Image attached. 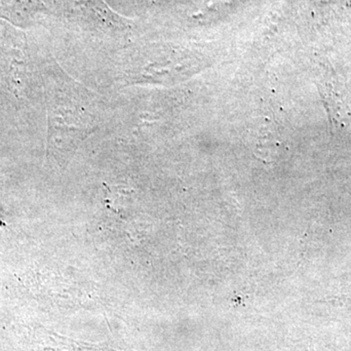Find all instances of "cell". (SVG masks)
<instances>
[{
	"mask_svg": "<svg viewBox=\"0 0 351 351\" xmlns=\"http://www.w3.org/2000/svg\"><path fill=\"white\" fill-rule=\"evenodd\" d=\"M50 113V134L52 145H78L94 131V119L84 108L64 97L53 95Z\"/></svg>",
	"mask_w": 351,
	"mask_h": 351,
	"instance_id": "1",
	"label": "cell"
},
{
	"mask_svg": "<svg viewBox=\"0 0 351 351\" xmlns=\"http://www.w3.org/2000/svg\"><path fill=\"white\" fill-rule=\"evenodd\" d=\"M64 15L83 27L101 34H124L131 27V20L119 15L105 0H62Z\"/></svg>",
	"mask_w": 351,
	"mask_h": 351,
	"instance_id": "2",
	"label": "cell"
},
{
	"mask_svg": "<svg viewBox=\"0 0 351 351\" xmlns=\"http://www.w3.org/2000/svg\"><path fill=\"white\" fill-rule=\"evenodd\" d=\"M7 14L21 19L31 18L40 12H45V4L41 0H1Z\"/></svg>",
	"mask_w": 351,
	"mask_h": 351,
	"instance_id": "3",
	"label": "cell"
}]
</instances>
